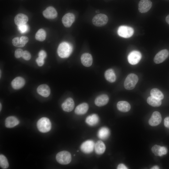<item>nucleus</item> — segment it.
<instances>
[{
    "label": "nucleus",
    "instance_id": "obj_2",
    "mask_svg": "<svg viewBox=\"0 0 169 169\" xmlns=\"http://www.w3.org/2000/svg\"><path fill=\"white\" fill-rule=\"evenodd\" d=\"M37 126L38 130L42 133L49 132L51 129V124L49 120L46 117H42L38 121Z\"/></svg>",
    "mask_w": 169,
    "mask_h": 169
},
{
    "label": "nucleus",
    "instance_id": "obj_22",
    "mask_svg": "<svg viewBox=\"0 0 169 169\" xmlns=\"http://www.w3.org/2000/svg\"><path fill=\"white\" fill-rule=\"evenodd\" d=\"M88 108V104L86 103H83L79 105L76 107L74 112L77 115H83L87 112Z\"/></svg>",
    "mask_w": 169,
    "mask_h": 169
},
{
    "label": "nucleus",
    "instance_id": "obj_24",
    "mask_svg": "<svg viewBox=\"0 0 169 169\" xmlns=\"http://www.w3.org/2000/svg\"><path fill=\"white\" fill-rule=\"evenodd\" d=\"M118 109L122 112L128 111L131 109V105L127 102L125 101H121L118 102L117 104Z\"/></svg>",
    "mask_w": 169,
    "mask_h": 169
},
{
    "label": "nucleus",
    "instance_id": "obj_10",
    "mask_svg": "<svg viewBox=\"0 0 169 169\" xmlns=\"http://www.w3.org/2000/svg\"><path fill=\"white\" fill-rule=\"evenodd\" d=\"M152 3L150 0H141L138 4V10L141 13H146L151 8Z\"/></svg>",
    "mask_w": 169,
    "mask_h": 169
},
{
    "label": "nucleus",
    "instance_id": "obj_18",
    "mask_svg": "<svg viewBox=\"0 0 169 169\" xmlns=\"http://www.w3.org/2000/svg\"><path fill=\"white\" fill-rule=\"evenodd\" d=\"M25 84L24 79L22 77H18L14 79L11 82V86L14 89H19L22 88Z\"/></svg>",
    "mask_w": 169,
    "mask_h": 169
},
{
    "label": "nucleus",
    "instance_id": "obj_21",
    "mask_svg": "<svg viewBox=\"0 0 169 169\" xmlns=\"http://www.w3.org/2000/svg\"><path fill=\"white\" fill-rule=\"evenodd\" d=\"M19 122V121L16 117L10 116L6 118L5 125L7 127L11 128L17 125Z\"/></svg>",
    "mask_w": 169,
    "mask_h": 169
},
{
    "label": "nucleus",
    "instance_id": "obj_28",
    "mask_svg": "<svg viewBox=\"0 0 169 169\" xmlns=\"http://www.w3.org/2000/svg\"><path fill=\"white\" fill-rule=\"evenodd\" d=\"M147 101L149 105L154 107H159L161 104V100L151 96L147 98Z\"/></svg>",
    "mask_w": 169,
    "mask_h": 169
},
{
    "label": "nucleus",
    "instance_id": "obj_16",
    "mask_svg": "<svg viewBox=\"0 0 169 169\" xmlns=\"http://www.w3.org/2000/svg\"><path fill=\"white\" fill-rule=\"evenodd\" d=\"M28 20V17L23 13L17 14L14 18V22L17 26H19L26 24Z\"/></svg>",
    "mask_w": 169,
    "mask_h": 169
},
{
    "label": "nucleus",
    "instance_id": "obj_45",
    "mask_svg": "<svg viewBox=\"0 0 169 169\" xmlns=\"http://www.w3.org/2000/svg\"><path fill=\"white\" fill-rule=\"evenodd\" d=\"M1 77V71L0 70V77Z\"/></svg>",
    "mask_w": 169,
    "mask_h": 169
},
{
    "label": "nucleus",
    "instance_id": "obj_31",
    "mask_svg": "<svg viewBox=\"0 0 169 169\" xmlns=\"http://www.w3.org/2000/svg\"><path fill=\"white\" fill-rule=\"evenodd\" d=\"M0 165L3 169L7 168L9 166V164L6 157L3 155H0Z\"/></svg>",
    "mask_w": 169,
    "mask_h": 169
},
{
    "label": "nucleus",
    "instance_id": "obj_14",
    "mask_svg": "<svg viewBox=\"0 0 169 169\" xmlns=\"http://www.w3.org/2000/svg\"><path fill=\"white\" fill-rule=\"evenodd\" d=\"M28 41V38L25 36L21 37L20 38L18 37L13 38L12 41L13 44L15 46L18 47H24Z\"/></svg>",
    "mask_w": 169,
    "mask_h": 169
},
{
    "label": "nucleus",
    "instance_id": "obj_40",
    "mask_svg": "<svg viewBox=\"0 0 169 169\" xmlns=\"http://www.w3.org/2000/svg\"><path fill=\"white\" fill-rule=\"evenodd\" d=\"M117 169H127L128 168L124 164H119L117 167Z\"/></svg>",
    "mask_w": 169,
    "mask_h": 169
},
{
    "label": "nucleus",
    "instance_id": "obj_27",
    "mask_svg": "<svg viewBox=\"0 0 169 169\" xmlns=\"http://www.w3.org/2000/svg\"><path fill=\"white\" fill-rule=\"evenodd\" d=\"M106 79L111 83L114 82L116 79L115 73L112 69H109L106 70L105 73Z\"/></svg>",
    "mask_w": 169,
    "mask_h": 169
},
{
    "label": "nucleus",
    "instance_id": "obj_39",
    "mask_svg": "<svg viewBox=\"0 0 169 169\" xmlns=\"http://www.w3.org/2000/svg\"><path fill=\"white\" fill-rule=\"evenodd\" d=\"M164 125L166 127L169 128V117H166L164 119Z\"/></svg>",
    "mask_w": 169,
    "mask_h": 169
},
{
    "label": "nucleus",
    "instance_id": "obj_29",
    "mask_svg": "<svg viewBox=\"0 0 169 169\" xmlns=\"http://www.w3.org/2000/svg\"><path fill=\"white\" fill-rule=\"evenodd\" d=\"M151 96L155 97L161 100L164 98V95L162 92L158 89L153 88L150 91Z\"/></svg>",
    "mask_w": 169,
    "mask_h": 169
},
{
    "label": "nucleus",
    "instance_id": "obj_12",
    "mask_svg": "<svg viewBox=\"0 0 169 169\" xmlns=\"http://www.w3.org/2000/svg\"><path fill=\"white\" fill-rule=\"evenodd\" d=\"M162 120L160 113L158 111L154 112L149 120V123L152 126H156L159 125Z\"/></svg>",
    "mask_w": 169,
    "mask_h": 169
},
{
    "label": "nucleus",
    "instance_id": "obj_41",
    "mask_svg": "<svg viewBox=\"0 0 169 169\" xmlns=\"http://www.w3.org/2000/svg\"><path fill=\"white\" fill-rule=\"evenodd\" d=\"M166 23L169 25V14L166 17Z\"/></svg>",
    "mask_w": 169,
    "mask_h": 169
},
{
    "label": "nucleus",
    "instance_id": "obj_37",
    "mask_svg": "<svg viewBox=\"0 0 169 169\" xmlns=\"http://www.w3.org/2000/svg\"><path fill=\"white\" fill-rule=\"evenodd\" d=\"M44 59L39 57L37 58L36 60V62L39 66H42L44 63Z\"/></svg>",
    "mask_w": 169,
    "mask_h": 169
},
{
    "label": "nucleus",
    "instance_id": "obj_38",
    "mask_svg": "<svg viewBox=\"0 0 169 169\" xmlns=\"http://www.w3.org/2000/svg\"><path fill=\"white\" fill-rule=\"evenodd\" d=\"M46 56V53L44 51L41 50L38 53V57L44 59Z\"/></svg>",
    "mask_w": 169,
    "mask_h": 169
},
{
    "label": "nucleus",
    "instance_id": "obj_43",
    "mask_svg": "<svg viewBox=\"0 0 169 169\" xmlns=\"http://www.w3.org/2000/svg\"><path fill=\"white\" fill-rule=\"evenodd\" d=\"M95 12L97 13H100V11L98 10L96 11Z\"/></svg>",
    "mask_w": 169,
    "mask_h": 169
},
{
    "label": "nucleus",
    "instance_id": "obj_6",
    "mask_svg": "<svg viewBox=\"0 0 169 169\" xmlns=\"http://www.w3.org/2000/svg\"><path fill=\"white\" fill-rule=\"evenodd\" d=\"M118 34L124 38L131 37L134 33V29L131 27L127 26H121L119 27L117 30Z\"/></svg>",
    "mask_w": 169,
    "mask_h": 169
},
{
    "label": "nucleus",
    "instance_id": "obj_7",
    "mask_svg": "<svg viewBox=\"0 0 169 169\" xmlns=\"http://www.w3.org/2000/svg\"><path fill=\"white\" fill-rule=\"evenodd\" d=\"M141 57V53L137 51H133L129 54L127 59L128 62L132 65H135L140 61Z\"/></svg>",
    "mask_w": 169,
    "mask_h": 169
},
{
    "label": "nucleus",
    "instance_id": "obj_11",
    "mask_svg": "<svg viewBox=\"0 0 169 169\" xmlns=\"http://www.w3.org/2000/svg\"><path fill=\"white\" fill-rule=\"evenodd\" d=\"M74 20V15L72 13H68L64 15L62 20V23L65 27L69 28L72 25Z\"/></svg>",
    "mask_w": 169,
    "mask_h": 169
},
{
    "label": "nucleus",
    "instance_id": "obj_32",
    "mask_svg": "<svg viewBox=\"0 0 169 169\" xmlns=\"http://www.w3.org/2000/svg\"><path fill=\"white\" fill-rule=\"evenodd\" d=\"M161 147V146L156 145L152 147V151L155 156H159Z\"/></svg>",
    "mask_w": 169,
    "mask_h": 169
},
{
    "label": "nucleus",
    "instance_id": "obj_9",
    "mask_svg": "<svg viewBox=\"0 0 169 169\" xmlns=\"http://www.w3.org/2000/svg\"><path fill=\"white\" fill-rule=\"evenodd\" d=\"M169 55V52L167 50H162L158 52L155 56L154 59V62L157 64L161 63L168 57Z\"/></svg>",
    "mask_w": 169,
    "mask_h": 169
},
{
    "label": "nucleus",
    "instance_id": "obj_1",
    "mask_svg": "<svg viewBox=\"0 0 169 169\" xmlns=\"http://www.w3.org/2000/svg\"><path fill=\"white\" fill-rule=\"evenodd\" d=\"M72 49V46L70 44L66 42H63L59 45L57 53L60 57L66 58L70 55Z\"/></svg>",
    "mask_w": 169,
    "mask_h": 169
},
{
    "label": "nucleus",
    "instance_id": "obj_19",
    "mask_svg": "<svg viewBox=\"0 0 169 169\" xmlns=\"http://www.w3.org/2000/svg\"><path fill=\"white\" fill-rule=\"evenodd\" d=\"M109 100V98L108 96L105 94H103L96 97L95 100V103L96 105L101 106L106 105Z\"/></svg>",
    "mask_w": 169,
    "mask_h": 169
},
{
    "label": "nucleus",
    "instance_id": "obj_25",
    "mask_svg": "<svg viewBox=\"0 0 169 169\" xmlns=\"http://www.w3.org/2000/svg\"><path fill=\"white\" fill-rule=\"evenodd\" d=\"M110 134V131L109 129L106 127H102L99 130L97 135L100 139L105 140L109 137Z\"/></svg>",
    "mask_w": 169,
    "mask_h": 169
},
{
    "label": "nucleus",
    "instance_id": "obj_17",
    "mask_svg": "<svg viewBox=\"0 0 169 169\" xmlns=\"http://www.w3.org/2000/svg\"><path fill=\"white\" fill-rule=\"evenodd\" d=\"M37 91L39 94L45 97L49 96L50 93L49 87L46 84H42L39 86Z\"/></svg>",
    "mask_w": 169,
    "mask_h": 169
},
{
    "label": "nucleus",
    "instance_id": "obj_36",
    "mask_svg": "<svg viewBox=\"0 0 169 169\" xmlns=\"http://www.w3.org/2000/svg\"><path fill=\"white\" fill-rule=\"evenodd\" d=\"M167 152V148L165 146H161L160 150V152L159 156H162L165 155Z\"/></svg>",
    "mask_w": 169,
    "mask_h": 169
},
{
    "label": "nucleus",
    "instance_id": "obj_3",
    "mask_svg": "<svg viewBox=\"0 0 169 169\" xmlns=\"http://www.w3.org/2000/svg\"><path fill=\"white\" fill-rule=\"evenodd\" d=\"M138 80L137 75L134 74H130L128 75L124 82V86L127 90H131L135 87Z\"/></svg>",
    "mask_w": 169,
    "mask_h": 169
},
{
    "label": "nucleus",
    "instance_id": "obj_8",
    "mask_svg": "<svg viewBox=\"0 0 169 169\" xmlns=\"http://www.w3.org/2000/svg\"><path fill=\"white\" fill-rule=\"evenodd\" d=\"M95 144L93 141L90 140L86 141L81 145L80 149L84 153L88 154L91 153L95 148Z\"/></svg>",
    "mask_w": 169,
    "mask_h": 169
},
{
    "label": "nucleus",
    "instance_id": "obj_33",
    "mask_svg": "<svg viewBox=\"0 0 169 169\" xmlns=\"http://www.w3.org/2000/svg\"><path fill=\"white\" fill-rule=\"evenodd\" d=\"M19 30L21 33H24L28 30V27L26 24H24L18 26Z\"/></svg>",
    "mask_w": 169,
    "mask_h": 169
},
{
    "label": "nucleus",
    "instance_id": "obj_4",
    "mask_svg": "<svg viewBox=\"0 0 169 169\" xmlns=\"http://www.w3.org/2000/svg\"><path fill=\"white\" fill-rule=\"evenodd\" d=\"M57 161L62 165L69 164L71 160L70 153L67 151H62L57 153L56 157Z\"/></svg>",
    "mask_w": 169,
    "mask_h": 169
},
{
    "label": "nucleus",
    "instance_id": "obj_20",
    "mask_svg": "<svg viewBox=\"0 0 169 169\" xmlns=\"http://www.w3.org/2000/svg\"><path fill=\"white\" fill-rule=\"evenodd\" d=\"M81 60L83 65L85 67H88L92 65L93 59L90 54L88 53H85L81 55Z\"/></svg>",
    "mask_w": 169,
    "mask_h": 169
},
{
    "label": "nucleus",
    "instance_id": "obj_42",
    "mask_svg": "<svg viewBox=\"0 0 169 169\" xmlns=\"http://www.w3.org/2000/svg\"><path fill=\"white\" fill-rule=\"evenodd\" d=\"M159 167L157 166H155L152 167L151 169H159Z\"/></svg>",
    "mask_w": 169,
    "mask_h": 169
},
{
    "label": "nucleus",
    "instance_id": "obj_15",
    "mask_svg": "<svg viewBox=\"0 0 169 169\" xmlns=\"http://www.w3.org/2000/svg\"><path fill=\"white\" fill-rule=\"evenodd\" d=\"M74 106V102L73 99L68 98L62 103L61 106L64 111L69 112L73 110Z\"/></svg>",
    "mask_w": 169,
    "mask_h": 169
},
{
    "label": "nucleus",
    "instance_id": "obj_13",
    "mask_svg": "<svg viewBox=\"0 0 169 169\" xmlns=\"http://www.w3.org/2000/svg\"><path fill=\"white\" fill-rule=\"evenodd\" d=\"M44 16L48 19H53L57 16V13L55 9L53 7H48L43 12Z\"/></svg>",
    "mask_w": 169,
    "mask_h": 169
},
{
    "label": "nucleus",
    "instance_id": "obj_30",
    "mask_svg": "<svg viewBox=\"0 0 169 169\" xmlns=\"http://www.w3.org/2000/svg\"><path fill=\"white\" fill-rule=\"evenodd\" d=\"M46 37V33L45 31L42 28L39 29L35 35V39L39 41H44Z\"/></svg>",
    "mask_w": 169,
    "mask_h": 169
},
{
    "label": "nucleus",
    "instance_id": "obj_23",
    "mask_svg": "<svg viewBox=\"0 0 169 169\" xmlns=\"http://www.w3.org/2000/svg\"><path fill=\"white\" fill-rule=\"evenodd\" d=\"M99 118L98 115L93 114L88 116L85 120V122L88 125L93 126L97 125L99 122Z\"/></svg>",
    "mask_w": 169,
    "mask_h": 169
},
{
    "label": "nucleus",
    "instance_id": "obj_34",
    "mask_svg": "<svg viewBox=\"0 0 169 169\" xmlns=\"http://www.w3.org/2000/svg\"><path fill=\"white\" fill-rule=\"evenodd\" d=\"M23 51L21 49H16L14 53V55L17 58H19L22 57Z\"/></svg>",
    "mask_w": 169,
    "mask_h": 169
},
{
    "label": "nucleus",
    "instance_id": "obj_44",
    "mask_svg": "<svg viewBox=\"0 0 169 169\" xmlns=\"http://www.w3.org/2000/svg\"><path fill=\"white\" fill-rule=\"evenodd\" d=\"M0 111L1 110V108H2V105H1V103H0Z\"/></svg>",
    "mask_w": 169,
    "mask_h": 169
},
{
    "label": "nucleus",
    "instance_id": "obj_5",
    "mask_svg": "<svg viewBox=\"0 0 169 169\" xmlns=\"http://www.w3.org/2000/svg\"><path fill=\"white\" fill-rule=\"evenodd\" d=\"M108 21L107 16L104 14H98L93 18L92 22L93 24L97 27H101L106 25Z\"/></svg>",
    "mask_w": 169,
    "mask_h": 169
},
{
    "label": "nucleus",
    "instance_id": "obj_26",
    "mask_svg": "<svg viewBox=\"0 0 169 169\" xmlns=\"http://www.w3.org/2000/svg\"><path fill=\"white\" fill-rule=\"evenodd\" d=\"M95 150L96 153L98 155L102 154L105 150V146L101 141H98L95 144Z\"/></svg>",
    "mask_w": 169,
    "mask_h": 169
},
{
    "label": "nucleus",
    "instance_id": "obj_35",
    "mask_svg": "<svg viewBox=\"0 0 169 169\" xmlns=\"http://www.w3.org/2000/svg\"><path fill=\"white\" fill-rule=\"evenodd\" d=\"M22 57L24 59L28 60L31 58V55L28 51L25 50L23 51Z\"/></svg>",
    "mask_w": 169,
    "mask_h": 169
}]
</instances>
